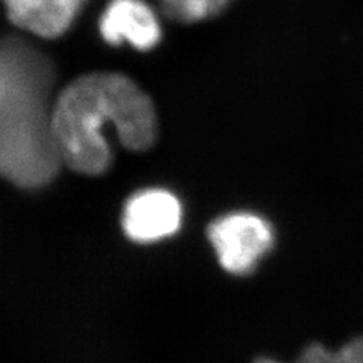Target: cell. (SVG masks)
Returning a JSON list of instances; mask_svg holds the SVG:
<instances>
[{
	"mask_svg": "<svg viewBox=\"0 0 363 363\" xmlns=\"http://www.w3.org/2000/svg\"><path fill=\"white\" fill-rule=\"evenodd\" d=\"M100 33L106 43H129L140 50H150L161 41V26L143 0H112L100 18Z\"/></svg>",
	"mask_w": 363,
	"mask_h": 363,
	"instance_id": "5",
	"label": "cell"
},
{
	"mask_svg": "<svg viewBox=\"0 0 363 363\" xmlns=\"http://www.w3.org/2000/svg\"><path fill=\"white\" fill-rule=\"evenodd\" d=\"M229 4V0H162L165 14L173 20L192 23L209 18Z\"/></svg>",
	"mask_w": 363,
	"mask_h": 363,
	"instance_id": "7",
	"label": "cell"
},
{
	"mask_svg": "<svg viewBox=\"0 0 363 363\" xmlns=\"http://www.w3.org/2000/svg\"><path fill=\"white\" fill-rule=\"evenodd\" d=\"M9 20L43 38H56L70 28L86 0H4Z\"/></svg>",
	"mask_w": 363,
	"mask_h": 363,
	"instance_id": "6",
	"label": "cell"
},
{
	"mask_svg": "<svg viewBox=\"0 0 363 363\" xmlns=\"http://www.w3.org/2000/svg\"><path fill=\"white\" fill-rule=\"evenodd\" d=\"M48 64L17 44L0 48V173L21 186H38L56 172L58 152L45 121Z\"/></svg>",
	"mask_w": 363,
	"mask_h": 363,
	"instance_id": "2",
	"label": "cell"
},
{
	"mask_svg": "<svg viewBox=\"0 0 363 363\" xmlns=\"http://www.w3.org/2000/svg\"><path fill=\"white\" fill-rule=\"evenodd\" d=\"M208 238L221 268L236 277L253 274L276 242L272 225L252 212H233L215 220Z\"/></svg>",
	"mask_w": 363,
	"mask_h": 363,
	"instance_id": "3",
	"label": "cell"
},
{
	"mask_svg": "<svg viewBox=\"0 0 363 363\" xmlns=\"http://www.w3.org/2000/svg\"><path fill=\"white\" fill-rule=\"evenodd\" d=\"M106 126H112L130 150L149 149L156 140L152 100L123 74L94 73L77 79L62 91L50 112L58 156L82 174L96 176L109 167Z\"/></svg>",
	"mask_w": 363,
	"mask_h": 363,
	"instance_id": "1",
	"label": "cell"
},
{
	"mask_svg": "<svg viewBox=\"0 0 363 363\" xmlns=\"http://www.w3.org/2000/svg\"><path fill=\"white\" fill-rule=\"evenodd\" d=\"M342 363H363V335L348 339L337 348Z\"/></svg>",
	"mask_w": 363,
	"mask_h": 363,
	"instance_id": "9",
	"label": "cell"
},
{
	"mask_svg": "<svg viewBox=\"0 0 363 363\" xmlns=\"http://www.w3.org/2000/svg\"><path fill=\"white\" fill-rule=\"evenodd\" d=\"M253 363H285V362H280V360H277L274 357H269V356H260Z\"/></svg>",
	"mask_w": 363,
	"mask_h": 363,
	"instance_id": "10",
	"label": "cell"
},
{
	"mask_svg": "<svg viewBox=\"0 0 363 363\" xmlns=\"http://www.w3.org/2000/svg\"><path fill=\"white\" fill-rule=\"evenodd\" d=\"M294 363H342L337 350H332L321 342H311L306 345Z\"/></svg>",
	"mask_w": 363,
	"mask_h": 363,
	"instance_id": "8",
	"label": "cell"
},
{
	"mask_svg": "<svg viewBox=\"0 0 363 363\" xmlns=\"http://www.w3.org/2000/svg\"><path fill=\"white\" fill-rule=\"evenodd\" d=\"M121 224L124 233L133 242L162 241L180 229V201L164 189L141 191L132 196L124 206Z\"/></svg>",
	"mask_w": 363,
	"mask_h": 363,
	"instance_id": "4",
	"label": "cell"
}]
</instances>
